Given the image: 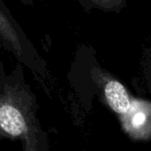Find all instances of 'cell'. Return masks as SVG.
Wrapping results in <instances>:
<instances>
[{
	"instance_id": "cell-1",
	"label": "cell",
	"mask_w": 151,
	"mask_h": 151,
	"mask_svg": "<svg viewBox=\"0 0 151 151\" xmlns=\"http://www.w3.org/2000/svg\"><path fill=\"white\" fill-rule=\"evenodd\" d=\"M39 104L17 62L7 71L0 61V140L19 141L22 151H50L48 134L38 118Z\"/></svg>"
},
{
	"instance_id": "cell-2",
	"label": "cell",
	"mask_w": 151,
	"mask_h": 151,
	"mask_svg": "<svg viewBox=\"0 0 151 151\" xmlns=\"http://www.w3.org/2000/svg\"><path fill=\"white\" fill-rule=\"evenodd\" d=\"M0 38L4 50L30 70L45 93H50V74L47 63L3 0H0Z\"/></svg>"
},
{
	"instance_id": "cell-3",
	"label": "cell",
	"mask_w": 151,
	"mask_h": 151,
	"mask_svg": "<svg viewBox=\"0 0 151 151\" xmlns=\"http://www.w3.org/2000/svg\"><path fill=\"white\" fill-rule=\"evenodd\" d=\"M120 125L129 138L138 141L151 139V102L134 98L131 107L119 116Z\"/></svg>"
},
{
	"instance_id": "cell-4",
	"label": "cell",
	"mask_w": 151,
	"mask_h": 151,
	"mask_svg": "<svg viewBox=\"0 0 151 151\" xmlns=\"http://www.w3.org/2000/svg\"><path fill=\"white\" fill-rule=\"evenodd\" d=\"M86 12L100 10L118 14L127 5V0H75Z\"/></svg>"
},
{
	"instance_id": "cell-5",
	"label": "cell",
	"mask_w": 151,
	"mask_h": 151,
	"mask_svg": "<svg viewBox=\"0 0 151 151\" xmlns=\"http://www.w3.org/2000/svg\"><path fill=\"white\" fill-rule=\"evenodd\" d=\"M141 67L145 81L151 91V46L145 47L142 52Z\"/></svg>"
},
{
	"instance_id": "cell-6",
	"label": "cell",
	"mask_w": 151,
	"mask_h": 151,
	"mask_svg": "<svg viewBox=\"0 0 151 151\" xmlns=\"http://www.w3.org/2000/svg\"><path fill=\"white\" fill-rule=\"evenodd\" d=\"M19 1L26 6H33L35 3V0H19Z\"/></svg>"
},
{
	"instance_id": "cell-7",
	"label": "cell",
	"mask_w": 151,
	"mask_h": 151,
	"mask_svg": "<svg viewBox=\"0 0 151 151\" xmlns=\"http://www.w3.org/2000/svg\"><path fill=\"white\" fill-rule=\"evenodd\" d=\"M2 50H4V48H3V44H2V41H1V38H0V54H1Z\"/></svg>"
}]
</instances>
